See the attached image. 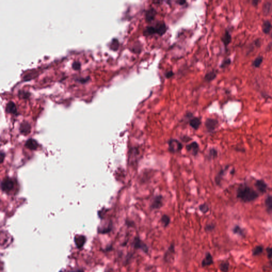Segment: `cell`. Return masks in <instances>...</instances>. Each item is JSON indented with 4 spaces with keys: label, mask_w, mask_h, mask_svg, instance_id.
<instances>
[{
    "label": "cell",
    "mask_w": 272,
    "mask_h": 272,
    "mask_svg": "<svg viewBox=\"0 0 272 272\" xmlns=\"http://www.w3.org/2000/svg\"><path fill=\"white\" fill-rule=\"evenodd\" d=\"M175 252V250H174V245L173 244H172L169 248L168 250H167V252L165 254V255H164V260L165 261H168L169 260V259L170 258V256H172V255H173V254Z\"/></svg>",
    "instance_id": "cell-19"
},
{
    "label": "cell",
    "mask_w": 272,
    "mask_h": 272,
    "mask_svg": "<svg viewBox=\"0 0 272 272\" xmlns=\"http://www.w3.org/2000/svg\"><path fill=\"white\" fill-rule=\"evenodd\" d=\"M176 3H177L178 4H179L180 6H183V5H184L186 3V1H176Z\"/></svg>",
    "instance_id": "cell-39"
},
{
    "label": "cell",
    "mask_w": 272,
    "mask_h": 272,
    "mask_svg": "<svg viewBox=\"0 0 272 272\" xmlns=\"http://www.w3.org/2000/svg\"><path fill=\"white\" fill-rule=\"evenodd\" d=\"M266 252L268 258H272V248H267L266 249Z\"/></svg>",
    "instance_id": "cell-36"
},
{
    "label": "cell",
    "mask_w": 272,
    "mask_h": 272,
    "mask_svg": "<svg viewBox=\"0 0 272 272\" xmlns=\"http://www.w3.org/2000/svg\"><path fill=\"white\" fill-rule=\"evenodd\" d=\"M133 245L135 249H141L144 253H148V247L147 244L144 242L139 237H135L133 240Z\"/></svg>",
    "instance_id": "cell-3"
},
{
    "label": "cell",
    "mask_w": 272,
    "mask_h": 272,
    "mask_svg": "<svg viewBox=\"0 0 272 272\" xmlns=\"http://www.w3.org/2000/svg\"><path fill=\"white\" fill-rule=\"evenodd\" d=\"M233 232L236 234H239L240 235L242 236L243 234V232L242 229L239 227V226H236L233 229Z\"/></svg>",
    "instance_id": "cell-32"
},
{
    "label": "cell",
    "mask_w": 272,
    "mask_h": 272,
    "mask_svg": "<svg viewBox=\"0 0 272 272\" xmlns=\"http://www.w3.org/2000/svg\"><path fill=\"white\" fill-rule=\"evenodd\" d=\"M199 209L203 214H206L209 211V207L206 203L201 204L199 206Z\"/></svg>",
    "instance_id": "cell-30"
},
{
    "label": "cell",
    "mask_w": 272,
    "mask_h": 272,
    "mask_svg": "<svg viewBox=\"0 0 272 272\" xmlns=\"http://www.w3.org/2000/svg\"><path fill=\"white\" fill-rule=\"evenodd\" d=\"M142 45L139 43L135 44L134 45V46L132 48V51L134 53H137V54L140 53L142 52Z\"/></svg>",
    "instance_id": "cell-27"
},
{
    "label": "cell",
    "mask_w": 272,
    "mask_h": 272,
    "mask_svg": "<svg viewBox=\"0 0 272 272\" xmlns=\"http://www.w3.org/2000/svg\"><path fill=\"white\" fill-rule=\"evenodd\" d=\"M213 264V257H212V255L211 254V253H207L206 254L205 258H203V259L202 260V261L201 262V266L203 267H204L210 266Z\"/></svg>",
    "instance_id": "cell-13"
},
{
    "label": "cell",
    "mask_w": 272,
    "mask_h": 272,
    "mask_svg": "<svg viewBox=\"0 0 272 272\" xmlns=\"http://www.w3.org/2000/svg\"><path fill=\"white\" fill-rule=\"evenodd\" d=\"M156 34L154 26H148L145 28L143 31V35L144 36H150Z\"/></svg>",
    "instance_id": "cell-18"
},
{
    "label": "cell",
    "mask_w": 272,
    "mask_h": 272,
    "mask_svg": "<svg viewBox=\"0 0 272 272\" xmlns=\"http://www.w3.org/2000/svg\"><path fill=\"white\" fill-rule=\"evenodd\" d=\"M14 187L13 181L10 178H6L1 182V189L3 191L8 192L11 190Z\"/></svg>",
    "instance_id": "cell-6"
},
{
    "label": "cell",
    "mask_w": 272,
    "mask_h": 272,
    "mask_svg": "<svg viewBox=\"0 0 272 272\" xmlns=\"http://www.w3.org/2000/svg\"><path fill=\"white\" fill-rule=\"evenodd\" d=\"M214 228V226L212 225H207L206 226V230L207 231H211L213 230Z\"/></svg>",
    "instance_id": "cell-37"
},
{
    "label": "cell",
    "mask_w": 272,
    "mask_h": 272,
    "mask_svg": "<svg viewBox=\"0 0 272 272\" xmlns=\"http://www.w3.org/2000/svg\"><path fill=\"white\" fill-rule=\"evenodd\" d=\"M186 149L193 156H196L198 154L199 149V145L196 142H192L186 146Z\"/></svg>",
    "instance_id": "cell-8"
},
{
    "label": "cell",
    "mask_w": 272,
    "mask_h": 272,
    "mask_svg": "<svg viewBox=\"0 0 272 272\" xmlns=\"http://www.w3.org/2000/svg\"><path fill=\"white\" fill-rule=\"evenodd\" d=\"M217 151L216 149L213 148V149H211L210 150V152H209V156L211 157H213V158H214L216 156H217Z\"/></svg>",
    "instance_id": "cell-34"
},
{
    "label": "cell",
    "mask_w": 272,
    "mask_h": 272,
    "mask_svg": "<svg viewBox=\"0 0 272 272\" xmlns=\"http://www.w3.org/2000/svg\"><path fill=\"white\" fill-rule=\"evenodd\" d=\"M231 61L230 60V59H225L223 61V62H222L221 63V65L220 66V67L221 68H225V67H226L227 66H228L229 65H230L231 64Z\"/></svg>",
    "instance_id": "cell-31"
},
{
    "label": "cell",
    "mask_w": 272,
    "mask_h": 272,
    "mask_svg": "<svg viewBox=\"0 0 272 272\" xmlns=\"http://www.w3.org/2000/svg\"><path fill=\"white\" fill-rule=\"evenodd\" d=\"M119 47V42L117 39H114L111 42L110 48L113 51H117Z\"/></svg>",
    "instance_id": "cell-26"
},
{
    "label": "cell",
    "mask_w": 272,
    "mask_h": 272,
    "mask_svg": "<svg viewBox=\"0 0 272 272\" xmlns=\"http://www.w3.org/2000/svg\"><path fill=\"white\" fill-rule=\"evenodd\" d=\"M86 242V237L83 236H76L75 238V242L78 248H81L84 245Z\"/></svg>",
    "instance_id": "cell-14"
},
{
    "label": "cell",
    "mask_w": 272,
    "mask_h": 272,
    "mask_svg": "<svg viewBox=\"0 0 272 272\" xmlns=\"http://www.w3.org/2000/svg\"><path fill=\"white\" fill-rule=\"evenodd\" d=\"M237 197L245 202H251L258 197V193L253 188L242 185L238 188L237 193Z\"/></svg>",
    "instance_id": "cell-1"
},
{
    "label": "cell",
    "mask_w": 272,
    "mask_h": 272,
    "mask_svg": "<svg viewBox=\"0 0 272 272\" xmlns=\"http://www.w3.org/2000/svg\"><path fill=\"white\" fill-rule=\"evenodd\" d=\"M261 45V41L260 39H257L255 40V45L257 47H260Z\"/></svg>",
    "instance_id": "cell-38"
},
{
    "label": "cell",
    "mask_w": 272,
    "mask_h": 272,
    "mask_svg": "<svg viewBox=\"0 0 272 272\" xmlns=\"http://www.w3.org/2000/svg\"><path fill=\"white\" fill-rule=\"evenodd\" d=\"M156 34L159 35L160 36H162L164 35L167 31L168 28L165 22L163 21H158L154 26Z\"/></svg>",
    "instance_id": "cell-5"
},
{
    "label": "cell",
    "mask_w": 272,
    "mask_h": 272,
    "mask_svg": "<svg viewBox=\"0 0 272 272\" xmlns=\"http://www.w3.org/2000/svg\"><path fill=\"white\" fill-rule=\"evenodd\" d=\"M174 74L172 71H169L165 73V76L167 79H170L172 78L174 76Z\"/></svg>",
    "instance_id": "cell-35"
},
{
    "label": "cell",
    "mask_w": 272,
    "mask_h": 272,
    "mask_svg": "<svg viewBox=\"0 0 272 272\" xmlns=\"http://www.w3.org/2000/svg\"><path fill=\"white\" fill-rule=\"evenodd\" d=\"M262 11L264 15H269L272 11V2L266 1L264 3L262 7Z\"/></svg>",
    "instance_id": "cell-11"
},
{
    "label": "cell",
    "mask_w": 272,
    "mask_h": 272,
    "mask_svg": "<svg viewBox=\"0 0 272 272\" xmlns=\"http://www.w3.org/2000/svg\"><path fill=\"white\" fill-rule=\"evenodd\" d=\"M271 37H272V34H271Z\"/></svg>",
    "instance_id": "cell-42"
},
{
    "label": "cell",
    "mask_w": 272,
    "mask_h": 272,
    "mask_svg": "<svg viewBox=\"0 0 272 272\" xmlns=\"http://www.w3.org/2000/svg\"><path fill=\"white\" fill-rule=\"evenodd\" d=\"M30 130V126L27 122L22 123L20 126V131L22 133H28Z\"/></svg>",
    "instance_id": "cell-23"
},
{
    "label": "cell",
    "mask_w": 272,
    "mask_h": 272,
    "mask_svg": "<svg viewBox=\"0 0 272 272\" xmlns=\"http://www.w3.org/2000/svg\"><path fill=\"white\" fill-rule=\"evenodd\" d=\"M261 27L263 32L265 34H268L272 28V25L269 20H265L263 22Z\"/></svg>",
    "instance_id": "cell-15"
},
{
    "label": "cell",
    "mask_w": 272,
    "mask_h": 272,
    "mask_svg": "<svg viewBox=\"0 0 272 272\" xmlns=\"http://www.w3.org/2000/svg\"><path fill=\"white\" fill-rule=\"evenodd\" d=\"M216 76H217L216 72H215L214 71H212L207 73L205 75V77H204V79H205V80L207 82H210V81H211L213 80L214 79H215L216 77Z\"/></svg>",
    "instance_id": "cell-22"
},
{
    "label": "cell",
    "mask_w": 272,
    "mask_h": 272,
    "mask_svg": "<svg viewBox=\"0 0 272 272\" xmlns=\"http://www.w3.org/2000/svg\"><path fill=\"white\" fill-rule=\"evenodd\" d=\"M222 41L224 45V46L225 48L227 47L228 45L231 43L232 40V37L229 31L226 30L224 34V35L222 36L221 38Z\"/></svg>",
    "instance_id": "cell-12"
},
{
    "label": "cell",
    "mask_w": 272,
    "mask_h": 272,
    "mask_svg": "<svg viewBox=\"0 0 272 272\" xmlns=\"http://www.w3.org/2000/svg\"><path fill=\"white\" fill-rule=\"evenodd\" d=\"M6 111L8 113H12V114H16L17 109L14 102H10L7 104L6 107Z\"/></svg>",
    "instance_id": "cell-17"
},
{
    "label": "cell",
    "mask_w": 272,
    "mask_h": 272,
    "mask_svg": "<svg viewBox=\"0 0 272 272\" xmlns=\"http://www.w3.org/2000/svg\"><path fill=\"white\" fill-rule=\"evenodd\" d=\"M265 206L266 207V209L268 212H270L272 211V196H268L265 200Z\"/></svg>",
    "instance_id": "cell-21"
},
{
    "label": "cell",
    "mask_w": 272,
    "mask_h": 272,
    "mask_svg": "<svg viewBox=\"0 0 272 272\" xmlns=\"http://www.w3.org/2000/svg\"><path fill=\"white\" fill-rule=\"evenodd\" d=\"M26 147L31 150H35L38 147V144L37 142L33 139L28 140L25 145Z\"/></svg>",
    "instance_id": "cell-20"
},
{
    "label": "cell",
    "mask_w": 272,
    "mask_h": 272,
    "mask_svg": "<svg viewBox=\"0 0 272 272\" xmlns=\"http://www.w3.org/2000/svg\"><path fill=\"white\" fill-rule=\"evenodd\" d=\"M258 3H259V1H252V4L254 7H256L258 5Z\"/></svg>",
    "instance_id": "cell-40"
},
{
    "label": "cell",
    "mask_w": 272,
    "mask_h": 272,
    "mask_svg": "<svg viewBox=\"0 0 272 272\" xmlns=\"http://www.w3.org/2000/svg\"><path fill=\"white\" fill-rule=\"evenodd\" d=\"M263 61V57L261 56H259L255 59V60L253 62L252 65H253V66H254L255 67H260Z\"/></svg>",
    "instance_id": "cell-25"
},
{
    "label": "cell",
    "mask_w": 272,
    "mask_h": 272,
    "mask_svg": "<svg viewBox=\"0 0 272 272\" xmlns=\"http://www.w3.org/2000/svg\"><path fill=\"white\" fill-rule=\"evenodd\" d=\"M183 145L179 140L175 139H171L168 142V150L172 153H177L181 151Z\"/></svg>",
    "instance_id": "cell-2"
},
{
    "label": "cell",
    "mask_w": 272,
    "mask_h": 272,
    "mask_svg": "<svg viewBox=\"0 0 272 272\" xmlns=\"http://www.w3.org/2000/svg\"><path fill=\"white\" fill-rule=\"evenodd\" d=\"M157 12L154 8H150L147 10L145 13V19L146 22H150L154 20Z\"/></svg>",
    "instance_id": "cell-9"
},
{
    "label": "cell",
    "mask_w": 272,
    "mask_h": 272,
    "mask_svg": "<svg viewBox=\"0 0 272 272\" xmlns=\"http://www.w3.org/2000/svg\"><path fill=\"white\" fill-rule=\"evenodd\" d=\"M189 124L193 129L197 130L201 124V120L199 118H193L190 120Z\"/></svg>",
    "instance_id": "cell-16"
},
{
    "label": "cell",
    "mask_w": 272,
    "mask_h": 272,
    "mask_svg": "<svg viewBox=\"0 0 272 272\" xmlns=\"http://www.w3.org/2000/svg\"><path fill=\"white\" fill-rule=\"evenodd\" d=\"M205 125L208 131H212L217 127L218 125V122L215 119L208 118L206 120Z\"/></svg>",
    "instance_id": "cell-7"
},
{
    "label": "cell",
    "mask_w": 272,
    "mask_h": 272,
    "mask_svg": "<svg viewBox=\"0 0 272 272\" xmlns=\"http://www.w3.org/2000/svg\"><path fill=\"white\" fill-rule=\"evenodd\" d=\"M163 206V197L158 195L155 197L152 200L150 207L152 210H159Z\"/></svg>",
    "instance_id": "cell-4"
},
{
    "label": "cell",
    "mask_w": 272,
    "mask_h": 272,
    "mask_svg": "<svg viewBox=\"0 0 272 272\" xmlns=\"http://www.w3.org/2000/svg\"><path fill=\"white\" fill-rule=\"evenodd\" d=\"M171 221L170 217L168 215H163L161 218V222L164 228H166L169 226Z\"/></svg>",
    "instance_id": "cell-24"
},
{
    "label": "cell",
    "mask_w": 272,
    "mask_h": 272,
    "mask_svg": "<svg viewBox=\"0 0 272 272\" xmlns=\"http://www.w3.org/2000/svg\"><path fill=\"white\" fill-rule=\"evenodd\" d=\"M229 264L228 262L222 263L219 266L220 270L223 272H227L229 270Z\"/></svg>",
    "instance_id": "cell-28"
},
{
    "label": "cell",
    "mask_w": 272,
    "mask_h": 272,
    "mask_svg": "<svg viewBox=\"0 0 272 272\" xmlns=\"http://www.w3.org/2000/svg\"><path fill=\"white\" fill-rule=\"evenodd\" d=\"M72 68L75 70H78L81 67V64L78 61H75L72 63Z\"/></svg>",
    "instance_id": "cell-33"
},
{
    "label": "cell",
    "mask_w": 272,
    "mask_h": 272,
    "mask_svg": "<svg viewBox=\"0 0 272 272\" xmlns=\"http://www.w3.org/2000/svg\"><path fill=\"white\" fill-rule=\"evenodd\" d=\"M71 272H83V271L82 270H77L72 271H71Z\"/></svg>",
    "instance_id": "cell-41"
},
{
    "label": "cell",
    "mask_w": 272,
    "mask_h": 272,
    "mask_svg": "<svg viewBox=\"0 0 272 272\" xmlns=\"http://www.w3.org/2000/svg\"><path fill=\"white\" fill-rule=\"evenodd\" d=\"M263 251V248L261 246H257L253 250V254L254 256H257L262 253Z\"/></svg>",
    "instance_id": "cell-29"
},
{
    "label": "cell",
    "mask_w": 272,
    "mask_h": 272,
    "mask_svg": "<svg viewBox=\"0 0 272 272\" xmlns=\"http://www.w3.org/2000/svg\"><path fill=\"white\" fill-rule=\"evenodd\" d=\"M255 186L257 190L261 193H265L267 189V185L262 180H258L255 184Z\"/></svg>",
    "instance_id": "cell-10"
}]
</instances>
